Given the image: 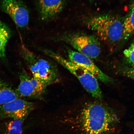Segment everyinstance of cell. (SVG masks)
Masks as SVG:
<instances>
[{"mask_svg": "<svg viewBox=\"0 0 134 134\" xmlns=\"http://www.w3.org/2000/svg\"><path fill=\"white\" fill-rule=\"evenodd\" d=\"M118 121L109 107L98 102H89L81 110L77 126L84 134H110Z\"/></svg>", "mask_w": 134, "mask_h": 134, "instance_id": "obj_1", "label": "cell"}, {"mask_svg": "<svg viewBox=\"0 0 134 134\" xmlns=\"http://www.w3.org/2000/svg\"><path fill=\"white\" fill-rule=\"evenodd\" d=\"M86 23L88 28L109 46H115L122 40L123 21L116 16L96 15L88 18Z\"/></svg>", "mask_w": 134, "mask_h": 134, "instance_id": "obj_2", "label": "cell"}, {"mask_svg": "<svg viewBox=\"0 0 134 134\" xmlns=\"http://www.w3.org/2000/svg\"><path fill=\"white\" fill-rule=\"evenodd\" d=\"M45 53L56 60L75 75L79 80L83 88L94 98L99 100L102 99L103 94L98 79L91 73L51 50L47 49Z\"/></svg>", "mask_w": 134, "mask_h": 134, "instance_id": "obj_3", "label": "cell"}, {"mask_svg": "<svg viewBox=\"0 0 134 134\" xmlns=\"http://www.w3.org/2000/svg\"><path fill=\"white\" fill-rule=\"evenodd\" d=\"M20 54L33 77L41 80L47 86L56 81L57 71L52 63L35 54L24 44L21 47Z\"/></svg>", "mask_w": 134, "mask_h": 134, "instance_id": "obj_4", "label": "cell"}, {"mask_svg": "<svg viewBox=\"0 0 134 134\" xmlns=\"http://www.w3.org/2000/svg\"><path fill=\"white\" fill-rule=\"evenodd\" d=\"M56 40L68 43L91 59H95L100 53L99 39L94 35L82 32H66L60 35Z\"/></svg>", "mask_w": 134, "mask_h": 134, "instance_id": "obj_5", "label": "cell"}, {"mask_svg": "<svg viewBox=\"0 0 134 134\" xmlns=\"http://www.w3.org/2000/svg\"><path fill=\"white\" fill-rule=\"evenodd\" d=\"M0 8L9 16L17 26L26 27L29 24V14L26 6L20 0H2Z\"/></svg>", "mask_w": 134, "mask_h": 134, "instance_id": "obj_6", "label": "cell"}, {"mask_svg": "<svg viewBox=\"0 0 134 134\" xmlns=\"http://www.w3.org/2000/svg\"><path fill=\"white\" fill-rule=\"evenodd\" d=\"M34 108L32 103L18 98L0 105V120L27 117Z\"/></svg>", "mask_w": 134, "mask_h": 134, "instance_id": "obj_7", "label": "cell"}, {"mask_svg": "<svg viewBox=\"0 0 134 134\" xmlns=\"http://www.w3.org/2000/svg\"><path fill=\"white\" fill-rule=\"evenodd\" d=\"M68 60L78 66L91 73L97 79L105 83L112 82L109 77L99 68L91 59L78 51L69 49L68 51Z\"/></svg>", "mask_w": 134, "mask_h": 134, "instance_id": "obj_8", "label": "cell"}, {"mask_svg": "<svg viewBox=\"0 0 134 134\" xmlns=\"http://www.w3.org/2000/svg\"><path fill=\"white\" fill-rule=\"evenodd\" d=\"M66 0H37L40 18L47 21L54 19L63 10Z\"/></svg>", "mask_w": 134, "mask_h": 134, "instance_id": "obj_9", "label": "cell"}, {"mask_svg": "<svg viewBox=\"0 0 134 134\" xmlns=\"http://www.w3.org/2000/svg\"><path fill=\"white\" fill-rule=\"evenodd\" d=\"M20 83L16 90L19 97H31L38 95L31 81V77L24 71L19 74Z\"/></svg>", "mask_w": 134, "mask_h": 134, "instance_id": "obj_10", "label": "cell"}, {"mask_svg": "<svg viewBox=\"0 0 134 134\" xmlns=\"http://www.w3.org/2000/svg\"><path fill=\"white\" fill-rule=\"evenodd\" d=\"M19 98L16 90L9 84L0 78V105Z\"/></svg>", "mask_w": 134, "mask_h": 134, "instance_id": "obj_11", "label": "cell"}, {"mask_svg": "<svg viewBox=\"0 0 134 134\" xmlns=\"http://www.w3.org/2000/svg\"><path fill=\"white\" fill-rule=\"evenodd\" d=\"M12 33L10 28L0 21V60L6 59V48L7 44L11 37Z\"/></svg>", "mask_w": 134, "mask_h": 134, "instance_id": "obj_12", "label": "cell"}, {"mask_svg": "<svg viewBox=\"0 0 134 134\" xmlns=\"http://www.w3.org/2000/svg\"><path fill=\"white\" fill-rule=\"evenodd\" d=\"M134 34V2L131 6L129 12L123 23L122 40L126 41Z\"/></svg>", "mask_w": 134, "mask_h": 134, "instance_id": "obj_13", "label": "cell"}, {"mask_svg": "<svg viewBox=\"0 0 134 134\" xmlns=\"http://www.w3.org/2000/svg\"><path fill=\"white\" fill-rule=\"evenodd\" d=\"M26 118L12 119L7 126V134H22L23 123Z\"/></svg>", "mask_w": 134, "mask_h": 134, "instance_id": "obj_14", "label": "cell"}, {"mask_svg": "<svg viewBox=\"0 0 134 134\" xmlns=\"http://www.w3.org/2000/svg\"><path fill=\"white\" fill-rule=\"evenodd\" d=\"M123 53L129 66L134 67V40L130 47L124 51Z\"/></svg>", "mask_w": 134, "mask_h": 134, "instance_id": "obj_15", "label": "cell"}, {"mask_svg": "<svg viewBox=\"0 0 134 134\" xmlns=\"http://www.w3.org/2000/svg\"><path fill=\"white\" fill-rule=\"evenodd\" d=\"M31 81L38 95L41 94L46 89L47 87L46 85L38 79L33 76L31 78Z\"/></svg>", "mask_w": 134, "mask_h": 134, "instance_id": "obj_16", "label": "cell"}, {"mask_svg": "<svg viewBox=\"0 0 134 134\" xmlns=\"http://www.w3.org/2000/svg\"><path fill=\"white\" fill-rule=\"evenodd\" d=\"M124 72L127 76L134 80V67H127Z\"/></svg>", "mask_w": 134, "mask_h": 134, "instance_id": "obj_17", "label": "cell"}, {"mask_svg": "<svg viewBox=\"0 0 134 134\" xmlns=\"http://www.w3.org/2000/svg\"></svg>", "mask_w": 134, "mask_h": 134, "instance_id": "obj_18", "label": "cell"}]
</instances>
